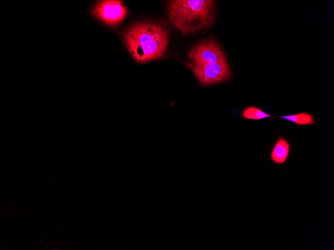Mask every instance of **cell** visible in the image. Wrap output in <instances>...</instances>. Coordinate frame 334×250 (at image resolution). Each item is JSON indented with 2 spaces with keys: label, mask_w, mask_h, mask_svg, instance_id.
Segmentation results:
<instances>
[{
  "label": "cell",
  "mask_w": 334,
  "mask_h": 250,
  "mask_svg": "<svg viewBox=\"0 0 334 250\" xmlns=\"http://www.w3.org/2000/svg\"><path fill=\"white\" fill-rule=\"evenodd\" d=\"M170 29L160 21L136 23L124 33L126 47L138 62L144 63L163 56L166 50Z\"/></svg>",
  "instance_id": "obj_1"
},
{
  "label": "cell",
  "mask_w": 334,
  "mask_h": 250,
  "mask_svg": "<svg viewBox=\"0 0 334 250\" xmlns=\"http://www.w3.org/2000/svg\"><path fill=\"white\" fill-rule=\"evenodd\" d=\"M167 8L170 22L183 35L207 28L214 20V0H172Z\"/></svg>",
  "instance_id": "obj_2"
},
{
  "label": "cell",
  "mask_w": 334,
  "mask_h": 250,
  "mask_svg": "<svg viewBox=\"0 0 334 250\" xmlns=\"http://www.w3.org/2000/svg\"><path fill=\"white\" fill-rule=\"evenodd\" d=\"M92 13L104 24L114 27L126 18L128 10L122 0H104L96 3L92 9Z\"/></svg>",
  "instance_id": "obj_3"
},
{
  "label": "cell",
  "mask_w": 334,
  "mask_h": 250,
  "mask_svg": "<svg viewBox=\"0 0 334 250\" xmlns=\"http://www.w3.org/2000/svg\"><path fill=\"white\" fill-rule=\"evenodd\" d=\"M188 55L192 63L197 65L214 64L226 61L224 53L214 40H203L192 47Z\"/></svg>",
  "instance_id": "obj_4"
},
{
  "label": "cell",
  "mask_w": 334,
  "mask_h": 250,
  "mask_svg": "<svg viewBox=\"0 0 334 250\" xmlns=\"http://www.w3.org/2000/svg\"><path fill=\"white\" fill-rule=\"evenodd\" d=\"M192 70L202 85H209L224 81L230 76V70L227 60L220 63L197 65L186 63Z\"/></svg>",
  "instance_id": "obj_5"
},
{
  "label": "cell",
  "mask_w": 334,
  "mask_h": 250,
  "mask_svg": "<svg viewBox=\"0 0 334 250\" xmlns=\"http://www.w3.org/2000/svg\"><path fill=\"white\" fill-rule=\"evenodd\" d=\"M290 144L287 140L280 137L270 153V158L276 164L282 165L287 159L290 153Z\"/></svg>",
  "instance_id": "obj_6"
},
{
  "label": "cell",
  "mask_w": 334,
  "mask_h": 250,
  "mask_svg": "<svg viewBox=\"0 0 334 250\" xmlns=\"http://www.w3.org/2000/svg\"><path fill=\"white\" fill-rule=\"evenodd\" d=\"M280 117L294 122L298 125H311L314 121L313 117L308 113H300Z\"/></svg>",
  "instance_id": "obj_7"
},
{
  "label": "cell",
  "mask_w": 334,
  "mask_h": 250,
  "mask_svg": "<svg viewBox=\"0 0 334 250\" xmlns=\"http://www.w3.org/2000/svg\"><path fill=\"white\" fill-rule=\"evenodd\" d=\"M244 118L249 119H260L270 117V116L254 106L247 107L242 113Z\"/></svg>",
  "instance_id": "obj_8"
}]
</instances>
